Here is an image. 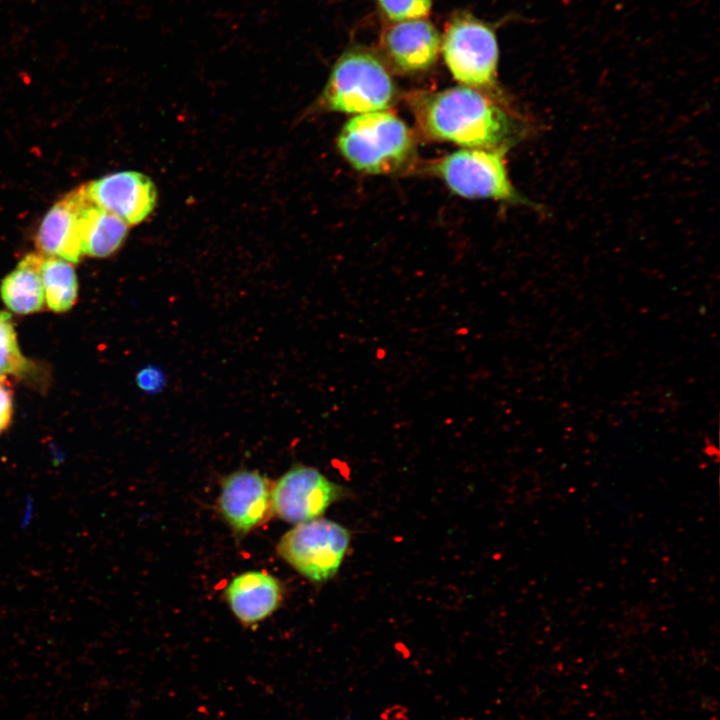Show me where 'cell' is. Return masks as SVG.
I'll return each instance as SVG.
<instances>
[{"mask_svg": "<svg viewBox=\"0 0 720 720\" xmlns=\"http://www.w3.org/2000/svg\"><path fill=\"white\" fill-rule=\"evenodd\" d=\"M499 96L460 85L439 91H415L407 104L424 136L463 148L508 147L516 122Z\"/></svg>", "mask_w": 720, "mask_h": 720, "instance_id": "1", "label": "cell"}, {"mask_svg": "<svg viewBox=\"0 0 720 720\" xmlns=\"http://www.w3.org/2000/svg\"><path fill=\"white\" fill-rule=\"evenodd\" d=\"M441 35L426 19L396 22L381 38V48L390 66L403 74L429 70L436 62Z\"/></svg>", "mask_w": 720, "mask_h": 720, "instance_id": "10", "label": "cell"}, {"mask_svg": "<svg viewBox=\"0 0 720 720\" xmlns=\"http://www.w3.org/2000/svg\"><path fill=\"white\" fill-rule=\"evenodd\" d=\"M397 89L384 62L364 48H351L335 62L319 98L331 112L364 114L387 110Z\"/></svg>", "mask_w": 720, "mask_h": 720, "instance_id": "3", "label": "cell"}, {"mask_svg": "<svg viewBox=\"0 0 720 720\" xmlns=\"http://www.w3.org/2000/svg\"><path fill=\"white\" fill-rule=\"evenodd\" d=\"M78 227L83 256L95 258L115 254L129 233L125 221L95 205L89 197L80 209Z\"/></svg>", "mask_w": 720, "mask_h": 720, "instance_id": "13", "label": "cell"}, {"mask_svg": "<svg viewBox=\"0 0 720 720\" xmlns=\"http://www.w3.org/2000/svg\"><path fill=\"white\" fill-rule=\"evenodd\" d=\"M440 51L461 85L499 96V46L493 26L469 13H457L446 25Z\"/></svg>", "mask_w": 720, "mask_h": 720, "instance_id": "4", "label": "cell"}, {"mask_svg": "<svg viewBox=\"0 0 720 720\" xmlns=\"http://www.w3.org/2000/svg\"><path fill=\"white\" fill-rule=\"evenodd\" d=\"M225 599L243 625L259 623L272 615L283 599V587L265 571H247L235 576L224 589Z\"/></svg>", "mask_w": 720, "mask_h": 720, "instance_id": "12", "label": "cell"}, {"mask_svg": "<svg viewBox=\"0 0 720 720\" xmlns=\"http://www.w3.org/2000/svg\"><path fill=\"white\" fill-rule=\"evenodd\" d=\"M43 254L29 253L3 280L0 294L5 305L17 314H31L42 309L45 298L40 265Z\"/></svg>", "mask_w": 720, "mask_h": 720, "instance_id": "14", "label": "cell"}, {"mask_svg": "<svg viewBox=\"0 0 720 720\" xmlns=\"http://www.w3.org/2000/svg\"><path fill=\"white\" fill-rule=\"evenodd\" d=\"M337 148L355 170L382 175L408 166L415 141L402 119L383 110L350 118L338 134Z\"/></svg>", "mask_w": 720, "mask_h": 720, "instance_id": "2", "label": "cell"}, {"mask_svg": "<svg viewBox=\"0 0 720 720\" xmlns=\"http://www.w3.org/2000/svg\"><path fill=\"white\" fill-rule=\"evenodd\" d=\"M89 199L129 226L146 220L157 204L154 182L138 171H119L85 184Z\"/></svg>", "mask_w": 720, "mask_h": 720, "instance_id": "9", "label": "cell"}, {"mask_svg": "<svg viewBox=\"0 0 720 720\" xmlns=\"http://www.w3.org/2000/svg\"><path fill=\"white\" fill-rule=\"evenodd\" d=\"M349 494L317 468L297 464L272 484V511L285 522L299 524L320 518Z\"/></svg>", "mask_w": 720, "mask_h": 720, "instance_id": "7", "label": "cell"}, {"mask_svg": "<svg viewBox=\"0 0 720 720\" xmlns=\"http://www.w3.org/2000/svg\"><path fill=\"white\" fill-rule=\"evenodd\" d=\"M272 483L256 470L241 469L221 482L218 509L238 535H245L269 519L272 511Z\"/></svg>", "mask_w": 720, "mask_h": 720, "instance_id": "8", "label": "cell"}, {"mask_svg": "<svg viewBox=\"0 0 720 720\" xmlns=\"http://www.w3.org/2000/svg\"><path fill=\"white\" fill-rule=\"evenodd\" d=\"M87 199L84 184L66 194L47 211L36 233L38 252L70 263L81 260L78 220L80 209Z\"/></svg>", "mask_w": 720, "mask_h": 720, "instance_id": "11", "label": "cell"}, {"mask_svg": "<svg viewBox=\"0 0 720 720\" xmlns=\"http://www.w3.org/2000/svg\"><path fill=\"white\" fill-rule=\"evenodd\" d=\"M13 410L12 390L9 382L0 376V433L8 426Z\"/></svg>", "mask_w": 720, "mask_h": 720, "instance_id": "19", "label": "cell"}, {"mask_svg": "<svg viewBox=\"0 0 720 720\" xmlns=\"http://www.w3.org/2000/svg\"><path fill=\"white\" fill-rule=\"evenodd\" d=\"M136 383L145 392H156L164 385V375L158 368L145 367L138 372Z\"/></svg>", "mask_w": 720, "mask_h": 720, "instance_id": "18", "label": "cell"}, {"mask_svg": "<svg viewBox=\"0 0 720 720\" xmlns=\"http://www.w3.org/2000/svg\"><path fill=\"white\" fill-rule=\"evenodd\" d=\"M29 368L19 349L10 314L0 312V376L23 375Z\"/></svg>", "mask_w": 720, "mask_h": 720, "instance_id": "16", "label": "cell"}, {"mask_svg": "<svg viewBox=\"0 0 720 720\" xmlns=\"http://www.w3.org/2000/svg\"><path fill=\"white\" fill-rule=\"evenodd\" d=\"M381 13L394 23L424 19L431 12L433 0H377Z\"/></svg>", "mask_w": 720, "mask_h": 720, "instance_id": "17", "label": "cell"}, {"mask_svg": "<svg viewBox=\"0 0 720 720\" xmlns=\"http://www.w3.org/2000/svg\"><path fill=\"white\" fill-rule=\"evenodd\" d=\"M507 151L508 147L462 148L429 162L425 169L463 198L527 204L509 178Z\"/></svg>", "mask_w": 720, "mask_h": 720, "instance_id": "5", "label": "cell"}, {"mask_svg": "<svg viewBox=\"0 0 720 720\" xmlns=\"http://www.w3.org/2000/svg\"><path fill=\"white\" fill-rule=\"evenodd\" d=\"M348 720H350V719H348Z\"/></svg>", "mask_w": 720, "mask_h": 720, "instance_id": "20", "label": "cell"}, {"mask_svg": "<svg viewBox=\"0 0 720 720\" xmlns=\"http://www.w3.org/2000/svg\"><path fill=\"white\" fill-rule=\"evenodd\" d=\"M350 544L351 532L347 527L317 518L288 530L276 550L300 575L313 583H324L338 573Z\"/></svg>", "mask_w": 720, "mask_h": 720, "instance_id": "6", "label": "cell"}, {"mask_svg": "<svg viewBox=\"0 0 720 720\" xmlns=\"http://www.w3.org/2000/svg\"><path fill=\"white\" fill-rule=\"evenodd\" d=\"M40 276L49 309L57 313L68 311L78 295V281L72 263L59 257L43 255Z\"/></svg>", "mask_w": 720, "mask_h": 720, "instance_id": "15", "label": "cell"}]
</instances>
